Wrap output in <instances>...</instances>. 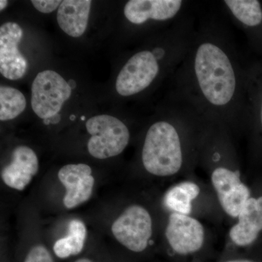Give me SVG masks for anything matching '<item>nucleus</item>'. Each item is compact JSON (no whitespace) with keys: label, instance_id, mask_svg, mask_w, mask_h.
<instances>
[{"label":"nucleus","instance_id":"obj_1","mask_svg":"<svg viewBox=\"0 0 262 262\" xmlns=\"http://www.w3.org/2000/svg\"><path fill=\"white\" fill-rule=\"evenodd\" d=\"M173 94L208 121L238 126L247 115V75L230 33L218 19L201 20L175 72Z\"/></svg>","mask_w":262,"mask_h":262},{"label":"nucleus","instance_id":"obj_2","mask_svg":"<svg viewBox=\"0 0 262 262\" xmlns=\"http://www.w3.org/2000/svg\"><path fill=\"white\" fill-rule=\"evenodd\" d=\"M208 122L192 105L173 94L167 117L146 131L141 151L144 168L158 177L178 173L185 160L187 134L201 130Z\"/></svg>","mask_w":262,"mask_h":262},{"label":"nucleus","instance_id":"obj_3","mask_svg":"<svg viewBox=\"0 0 262 262\" xmlns=\"http://www.w3.org/2000/svg\"><path fill=\"white\" fill-rule=\"evenodd\" d=\"M91 137L88 148L91 155L97 159H106L121 154L130 141L127 125L117 117L107 115L91 117L86 122Z\"/></svg>","mask_w":262,"mask_h":262},{"label":"nucleus","instance_id":"obj_4","mask_svg":"<svg viewBox=\"0 0 262 262\" xmlns=\"http://www.w3.org/2000/svg\"><path fill=\"white\" fill-rule=\"evenodd\" d=\"M72 88L59 74L46 70L36 76L32 86V107L39 118L46 120L58 115L72 95Z\"/></svg>","mask_w":262,"mask_h":262},{"label":"nucleus","instance_id":"obj_5","mask_svg":"<svg viewBox=\"0 0 262 262\" xmlns=\"http://www.w3.org/2000/svg\"><path fill=\"white\" fill-rule=\"evenodd\" d=\"M190 3L184 0H130L124 7L125 18L133 25L173 24L188 13Z\"/></svg>","mask_w":262,"mask_h":262},{"label":"nucleus","instance_id":"obj_6","mask_svg":"<svg viewBox=\"0 0 262 262\" xmlns=\"http://www.w3.org/2000/svg\"><path fill=\"white\" fill-rule=\"evenodd\" d=\"M112 231L125 247L134 252H141L147 247L152 234V222L145 208L134 205L114 222Z\"/></svg>","mask_w":262,"mask_h":262},{"label":"nucleus","instance_id":"obj_7","mask_svg":"<svg viewBox=\"0 0 262 262\" xmlns=\"http://www.w3.org/2000/svg\"><path fill=\"white\" fill-rule=\"evenodd\" d=\"M211 182L224 211L234 218L238 217L251 194L247 186L241 182L239 172L218 167L212 173Z\"/></svg>","mask_w":262,"mask_h":262},{"label":"nucleus","instance_id":"obj_8","mask_svg":"<svg viewBox=\"0 0 262 262\" xmlns=\"http://www.w3.org/2000/svg\"><path fill=\"white\" fill-rule=\"evenodd\" d=\"M204 229L199 221L188 215L173 213L169 217L165 236L176 253L187 255L196 252L204 242Z\"/></svg>","mask_w":262,"mask_h":262},{"label":"nucleus","instance_id":"obj_9","mask_svg":"<svg viewBox=\"0 0 262 262\" xmlns=\"http://www.w3.org/2000/svg\"><path fill=\"white\" fill-rule=\"evenodd\" d=\"M22 37V29L14 22L0 27V72L8 80H18L27 72L28 63L18 48Z\"/></svg>","mask_w":262,"mask_h":262},{"label":"nucleus","instance_id":"obj_10","mask_svg":"<svg viewBox=\"0 0 262 262\" xmlns=\"http://www.w3.org/2000/svg\"><path fill=\"white\" fill-rule=\"evenodd\" d=\"M58 176L67 191L63 198L66 208H75L89 201L95 182L89 165L85 164L65 165L60 169Z\"/></svg>","mask_w":262,"mask_h":262},{"label":"nucleus","instance_id":"obj_11","mask_svg":"<svg viewBox=\"0 0 262 262\" xmlns=\"http://www.w3.org/2000/svg\"><path fill=\"white\" fill-rule=\"evenodd\" d=\"M37 155L29 146H19L13 151V160L3 172L2 178L8 187L23 190L38 172Z\"/></svg>","mask_w":262,"mask_h":262},{"label":"nucleus","instance_id":"obj_12","mask_svg":"<svg viewBox=\"0 0 262 262\" xmlns=\"http://www.w3.org/2000/svg\"><path fill=\"white\" fill-rule=\"evenodd\" d=\"M262 230V196L250 198L238 215V222L232 227L229 236L237 246H246L257 238Z\"/></svg>","mask_w":262,"mask_h":262},{"label":"nucleus","instance_id":"obj_13","mask_svg":"<svg viewBox=\"0 0 262 262\" xmlns=\"http://www.w3.org/2000/svg\"><path fill=\"white\" fill-rule=\"evenodd\" d=\"M91 3L90 0L62 1L57 13L60 28L70 37H81L87 29Z\"/></svg>","mask_w":262,"mask_h":262},{"label":"nucleus","instance_id":"obj_14","mask_svg":"<svg viewBox=\"0 0 262 262\" xmlns=\"http://www.w3.org/2000/svg\"><path fill=\"white\" fill-rule=\"evenodd\" d=\"M200 192L201 189L194 183L182 182L169 189L165 194V203L176 213L188 215L192 211V202Z\"/></svg>","mask_w":262,"mask_h":262},{"label":"nucleus","instance_id":"obj_15","mask_svg":"<svg viewBox=\"0 0 262 262\" xmlns=\"http://www.w3.org/2000/svg\"><path fill=\"white\" fill-rule=\"evenodd\" d=\"M86 233L85 225L82 221H71L68 235L57 241L53 246V251L56 256L64 258L79 254L83 249Z\"/></svg>","mask_w":262,"mask_h":262},{"label":"nucleus","instance_id":"obj_16","mask_svg":"<svg viewBox=\"0 0 262 262\" xmlns=\"http://www.w3.org/2000/svg\"><path fill=\"white\" fill-rule=\"evenodd\" d=\"M27 101L18 90L9 86L0 87V120H13L25 110Z\"/></svg>","mask_w":262,"mask_h":262},{"label":"nucleus","instance_id":"obj_17","mask_svg":"<svg viewBox=\"0 0 262 262\" xmlns=\"http://www.w3.org/2000/svg\"><path fill=\"white\" fill-rule=\"evenodd\" d=\"M24 262H53V260L47 248L36 246L30 250Z\"/></svg>","mask_w":262,"mask_h":262},{"label":"nucleus","instance_id":"obj_18","mask_svg":"<svg viewBox=\"0 0 262 262\" xmlns=\"http://www.w3.org/2000/svg\"><path fill=\"white\" fill-rule=\"evenodd\" d=\"M34 8L42 13H51L59 8L62 2L60 0H32Z\"/></svg>","mask_w":262,"mask_h":262},{"label":"nucleus","instance_id":"obj_19","mask_svg":"<svg viewBox=\"0 0 262 262\" xmlns=\"http://www.w3.org/2000/svg\"><path fill=\"white\" fill-rule=\"evenodd\" d=\"M258 120H259L260 126L262 129V96L261 101L259 102V107H258Z\"/></svg>","mask_w":262,"mask_h":262},{"label":"nucleus","instance_id":"obj_20","mask_svg":"<svg viewBox=\"0 0 262 262\" xmlns=\"http://www.w3.org/2000/svg\"><path fill=\"white\" fill-rule=\"evenodd\" d=\"M60 120H61V117H60L59 115H55L51 118H50V120H51V123L56 124L58 122H59Z\"/></svg>","mask_w":262,"mask_h":262},{"label":"nucleus","instance_id":"obj_21","mask_svg":"<svg viewBox=\"0 0 262 262\" xmlns=\"http://www.w3.org/2000/svg\"><path fill=\"white\" fill-rule=\"evenodd\" d=\"M8 1H6V0H1V1H0V10H1V11L4 10L5 8L8 6Z\"/></svg>","mask_w":262,"mask_h":262},{"label":"nucleus","instance_id":"obj_22","mask_svg":"<svg viewBox=\"0 0 262 262\" xmlns=\"http://www.w3.org/2000/svg\"><path fill=\"white\" fill-rule=\"evenodd\" d=\"M69 84H70V86L71 88H72V89H75L76 87V82L74 80H70L68 82Z\"/></svg>","mask_w":262,"mask_h":262},{"label":"nucleus","instance_id":"obj_23","mask_svg":"<svg viewBox=\"0 0 262 262\" xmlns=\"http://www.w3.org/2000/svg\"><path fill=\"white\" fill-rule=\"evenodd\" d=\"M75 262H92L90 261L89 259H87V258H81V259L77 260Z\"/></svg>","mask_w":262,"mask_h":262},{"label":"nucleus","instance_id":"obj_24","mask_svg":"<svg viewBox=\"0 0 262 262\" xmlns=\"http://www.w3.org/2000/svg\"><path fill=\"white\" fill-rule=\"evenodd\" d=\"M43 122H44L45 125H48L51 123V120H50V119H46V120H43Z\"/></svg>","mask_w":262,"mask_h":262},{"label":"nucleus","instance_id":"obj_25","mask_svg":"<svg viewBox=\"0 0 262 262\" xmlns=\"http://www.w3.org/2000/svg\"><path fill=\"white\" fill-rule=\"evenodd\" d=\"M226 262H253L251 261H226Z\"/></svg>","mask_w":262,"mask_h":262},{"label":"nucleus","instance_id":"obj_26","mask_svg":"<svg viewBox=\"0 0 262 262\" xmlns=\"http://www.w3.org/2000/svg\"><path fill=\"white\" fill-rule=\"evenodd\" d=\"M70 119H71V120H75V115H71Z\"/></svg>","mask_w":262,"mask_h":262},{"label":"nucleus","instance_id":"obj_27","mask_svg":"<svg viewBox=\"0 0 262 262\" xmlns=\"http://www.w3.org/2000/svg\"><path fill=\"white\" fill-rule=\"evenodd\" d=\"M81 120H85V117H84V116H82V117H81Z\"/></svg>","mask_w":262,"mask_h":262}]
</instances>
